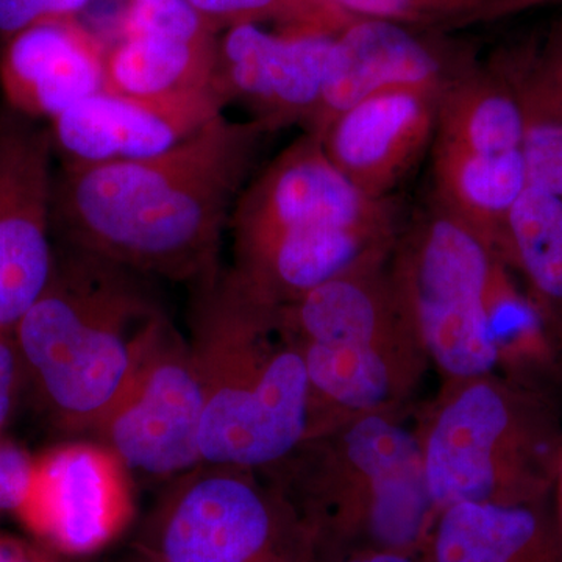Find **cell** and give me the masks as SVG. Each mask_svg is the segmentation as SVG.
Wrapping results in <instances>:
<instances>
[{
  "instance_id": "7",
  "label": "cell",
  "mask_w": 562,
  "mask_h": 562,
  "mask_svg": "<svg viewBox=\"0 0 562 562\" xmlns=\"http://www.w3.org/2000/svg\"><path fill=\"white\" fill-rule=\"evenodd\" d=\"M254 472L201 462L173 479L140 525L136 552L158 562H308V530Z\"/></svg>"
},
{
  "instance_id": "3",
  "label": "cell",
  "mask_w": 562,
  "mask_h": 562,
  "mask_svg": "<svg viewBox=\"0 0 562 562\" xmlns=\"http://www.w3.org/2000/svg\"><path fill=\"white\" fill-rule=\"evenodd\" d=\"M190 342L203 386L202 462L273 468L312 427V387L279 310L220 269L194 284Z\"/></svg>"
},
{
  "instance_id": "33",
  "label": "cell",
  "mask_w": 562,
  "mask_h": 562,
  "mask_svg": "<svg viewBox=\"0 0 562 562\" xmlns=\"http://www.w3.org/2000/svg\"><path fill=\"white\" fill-rule=\"evenodd\" d=\"M350 562H413V561L406 560V558H403V557H398V554L383 553V554H375V557H371V558H364V560H357V561H350Z\"/></svg>"
},
{
  "instance_id": "30",
  "label": "cell",
  "mask_w": 562,
  "mask_h": 562,
  "mask_svg": "<svg viewBox=\"0 0 562 562\" xmlns=\"http://www.w3.org/2000/svg\"><path fill=\"white\" fill-rule=\"evenodd\" d=\"M0 562H61V557L40 542H29L0 531Z\"/></svg>"
},
{
  "instance_id": "22",
  "label": "cell",
  "mask_w": 562,
  "mask_h": 562,
  "mask_svg": "<svg viewBox=\"0 0 562 562\" xmlns=\"http://www.w3.org/2000/svg\"><path fill=\"white\" fill-rule=\"evenodd\" d=\"M217 36L117 33L106 44L105 90L146 98L213 90Z\"/></svg>"
},
{
  "instance_id": "6",
  "label": "cell",
  "mask_w": 562,
  "mask_h": 562,
  "mask_svg": "<svg viewBox=\"0 0 562 562\" xmlns=\"http://www.w3.org/2000/svg\"><path fill=\"white\" fill-rule=\"evenodd\" d=\"M394 249L392 290L412 335L449 375L486 376L501 358L487 312L494 250L432 201Z\"/></svg>"
},
{
  "instance_id": "23",
  "label": "cell",
  "mask_w": 562,
  "mask_h": 562,
  "mask_svg": "<svg viewBox=\"0 0 562 562\" xmlns=\"http://www.w3.org/2000/svg\"><path fill=\"white\" fill-rule=\"evenodd\" d=\"M491 65L509 81L527 117L562 121V25L542 41L502 50Z\"/></svg>"
},
{
  "instance_id": "4",
  "label": "cell",
  "mask_w": 562,
  "mask_h": 562,
  "mask_svg": "<svg viewBox=\"0 0 562 562\" xmlns=\"http://www.w3.org/2000/svg\"><path fill=\"white\" fill-rule=\"evenodd\" d=\"M561 447L553 402L541 390L469 380L422 446L432 505L547 501Z\"/></svg>"
},
{
  "instance_id": "13",
  "label": "cell",
  "mask_w": 562,
  "mask_h": 562,
  "mask_svg": "<svg viewBox=\"0 0 562 562\" xmlns=\"http://www.w3.org/2000/svg\"><path fill=\"white\" fill-rule=\"evenodd\" d=\"M390 201L369 198L335 165L319 136L303 133L258 173L232 210L233 249L257 246L284 233L391 220Z\"/></svg>"
},
{
  "instance_id": "25",
  "label": "cell",
  "mask_w": 562,
  "mask_h": 562,
  "mask_svg": "<svg viewBox=\"0 0 562 562\" xmlns=\"http://www.w3.org/2000/svg\"><path fill=\"white\" fill-rule=\"evenodd\" d=\"M347 18L397 22L414 29L462 27L492 0H324Z\"/></svg>"
},
{
  "instance_id": "17",
  "label": "cell",
  "mask_w": 562,
  "mask_h": 562,
  "mask_svg": "<svg viewBox=\"0 0 562 562\" xmlns=\"http://www.w3.org/2000/svg\"><path fill=\"white\" fill-rule=\"evenodd\" d=\"M106 43L79 14L44 18L5 40L0 88L10 110L54 121L105 90Z\"/></svg>"
},
{
  "instance_id": "21",
  "label": "cell",
  "mask_w": 562,
  "mask_h": 562,
  "mask_svg": "<svg viewBox=\"0 0 562 562\" xmlns=\"http://www.w3.org/2000/svg\"><path fill=\"white\" fill-rule=\"evenodd\" d=\"M497 255L522 272L562 368V201L528 184L506 217Z\"/></svg>"
},
{
  "instance_id": "2",
  "label": "cell",
  "mask_w": 562,
  "mask_h": 562,
  "mask_svg": "<svg viewBox=\"0 0 562 562\" xmlns=\"http://www.w3.org/2000/svg\"><path fill=\"white\" fill-rule=\"evenodd\" d=\"M149 277L61 244L54 273L14 328L31 394L52 427L94 432L169 321Z\"/></svg>"
},
{
  "instance_id": "18",
  "label": "cell",
  "mask_w": 562,
  "mask_h": 562,
  "mask_svg": "<svg viewBox=\"0 0 562 562\" xmlns=\"http://www.w3.org/2000/svg\"><path fill=\"white\" fill-rule=\"evenodd\" d=\"M395 241L394 217L306 228L235 250L231 272L260 301L286 305L336 277L386 260Z\"/></svg>"
},
{
  "instance_id": "24",
  "label": "cell",
  "mask_w": 562,
  "mask_h": 562,
  "mask_svg": "<svg viewBox=\"0 0 562 562\" xmlns=\"http://www.w3.org/2000/svg\"><path fill=\"white\" fill-rule=\"evenodd\" d=\"M214 31L273 22L279 27L339 31L351 20L324 0H187Z\"/></svg>"
},
{
  "instance_id": "11",
  "label": "cell",
  "mask_w": 562,
  "mask_h": 562,
  "mask_svg": "<svg viewBox=\"0 0 562 562\" xmlns=\"http://www.w3.org/2000/svg\"><path fill=\"white\" fill-rule=\"evenodd\" d=\"M54 154L49 128L0 114V331H14L54 273Z\"/></svg>"
},
{
  "instance_id": "8",
  "label": "cell",
  "mask_w": 562,
  "mask_h": 562,
  "mask_svg": "<svg viewBox=\"0 0 562 562\" xmlns=\"http://www.w3.org/2000/svg\"><path fill=\"white\" fill-rule=\"evenodd\" d=\"M383 262L336 277L277 306L301 346L312 409L330 402L369 413L390 398L394 368L386 349L412 335Z\"/></svg>"
},
{
  "instance_id": "27",
  "label": "cell",
  "mask_w": 562,
  "mask_h": 562,
  "mask_svg": "<svg viewBox=\"0 0 562 562\" xmlns=\"http://www.w3.org/2000/svg\"><path fill=\"white\" fill-rule=\"evenodd\" d=\"M36 458L0 435V517L16 516L31 494Z\"/></svg>"
},
{
  "instance_id": "12",
  "label": "cell",
  "mask_w": 562,
  "mask_h": 562,
  "mask_svg": "<svg viewBox=\"0 0 562 562\" xmlns=\"http://www.w3.org/2000/svg\"><path fill=\"white\" fill-rule=\"evenodd\" d=\"M133 517L131 473L99 442H68L36 458L18 519L58 557L98 553Z\"/></svg>"
},
{
  "instance_id": "19",
  "label": "cell",
  "mask_w": 562,
  "mask_h": 562,
  "mask_svg": "<svg viewBox=\"0 0 562 562\" xmlns=\"http://www.w3.org/2000/svg\"><path fill=\"white\" fill-rule=\"evenodd\" d=\"M338 458L368 487L376 541L391 549L416 541L432 506L417 439L382 416L364 414L344 431Z\"/></svg>"
},
{
  "instance_id": "10",
  "label": "cell",
  "mask_w": 562,
  "mask_h": 562,
  "mask_svg": "<svg viewBox=\"0 0 562 562\" xmlns=\"http://www.w3.org/2000/svg\"><path fill=\"white\" fill-rule=\"evenodd\" d=\"M338 31L241 24L217 36L211 88L225 106L238 103L266 133L312 128Z\"/></svg>"
},
{
  "instance_id": "20",
  "label": "cell",
  "mask_w": 562,
  "mask_h": 562,
  "mask_svg": "<svg viewBox=\"0 0 562 562\" xmlns=\"http://www.w3.org/2000/svg\"><path fill=\"white\" fill-rule=\"evenodd\" d=\"M547 501L443 509L436 562H562V531Z\"/></svg>"
},
{
  "instance_id": "34",
  "label": "cell",
  "mask_w": 562,
  "mask_h": 562,
  "mask_svg": "<svg viewBox=\"0 0 562 562\" xmlns=\"http://www.w3.org/2000/svg\"><path fill=\"white\" fill-rule=\"evenodd\" d=\"M132 562H158V561L150 560V558L144 557V554L136 552V558Z\"/></svg>"
},
{
  "instance_id": "1",
  "label": "cell",
  "mask_w": 562,
  "mask_h": 562,
  "mask_svg": "<svg viewBox=\"0 0 562 562\" xmlns=\"http://www.w3.org/2000/svg\"><path fill=\"white\" fill-rule=\"evenodd\" d=\"M265 135L222 114L157 157L61 162L55 236L149 279L194 286L221 269L222 235Z\"/></svg>"
},
{
  "instance_id": "9",
  "label": "cell",
  "mask_w": 562,
  "mask_h": 562,
  "mask_svg": "<svg viewBox=\"0 0 562 562\" xmlns=\"http://www.w3.org/2000/svg\"><path fill=\"white\" fill-rule=\"evenodd\" d=\"M203 386L187 336L171 319L158 333L132 386L92 432L128 473L172 482L202 462Z\"/></svg>"
},
{
  "instance_id": "5",
  "label": "cell",
  "mask_w": 562,
  "mask_h": 562,
  "mask_svg": "<svg viewBox=\"0 0 562 562\" xmlns=\"http://www.w3.org/2000/svg\"><path fill=\"white\" fill-rule=\"evenodd\" d=\"M528 121L494 65L471 61L443 87L431 140L432 202L498 254L506 217L528 187Z\"/></svg>"
},
{
  "instance_id": "15",
  "label": "cell",
  "mask_w": 562,
  "mask_h": 562,
  "mask_svg": "<svg viewBox=\"0 0 562 562\" xmlns=\"http://www.w3.org/2000/svg\"><path fill=\"white\" fill-rule=\"evenodd\" d=\"M397 22L351 18L336 33L319 113L306 133L321 135L336 116L369 95L394 88H443L469 60Z\"/></svg>"
},
{
  "instance_id": "26",
  "label": "cell",
  "mask_w": 562,
  "mask_h": 562,
  "mask_svg": "<svg viewBox=\"0 0 562 562\" xmlns=\"http://www.w3.org/2000/svg\"><path fill=\"white\" fill-rule=\"evenodd\" d=\"M527 121L528 184L562 201V121Z\"/></svg>"
},
{
  "instance_id": "31",
  "label": "cell",
  "mask_w": 562,
  "mask_h": 562,
  "mask_svg": "<svg viewBox=\"0 0 562 562\" xmlns=\"http://www.w3.org/2000/svg\"><path fill=\"white\" fill-rule=\"evenodd\" d=\"M553 5H562V0H492L490 5L475 18L473 24L505 20V18L517 16L525 11Z\"/></svg>"
},
{
  "instance_id": "28",
  "label": "cell",
  "mask_w": 562,
  "mask_h": 562,
  "mask_svg": "<svg viewBox=\"0 0 562 562\" xmlns=\"http://www.w3.org/2000/svg\"><path fill=\"white\" fill-rule=\"evenodd\" d=\"M91 0H0V36L13 33L44 18L79 14Z\"/></svg>"
},
{
  "instance_id": "16",
  "label": "cell",
  "mask_w": 562,
  "mask_h": 562,
  "mask_svg": "<svg viewBox=\"0 0 562 562\" xmlns=\"http://www.w3.org/2000/svg\"><path fill=\"white\" fill-rule=\"evenodd\" d=\"M442 90L394 88L362 99L317 135L325 154L358 190L390 201L431 146Z\"/></svg>"
},
{
  "instance_id": "29",
  "label": "cell",
  "mask_w": 562,
  "mask_h": 562,
  "mask_svg": "<svg viewBox=\"0 0 562 562\" xmlns=\"http://www.w3.org/2000/svg\"><path fill=\"white\" fill-rule=\"evenodd\" d=\"M24 392V369L13 333L0 331V435H5Z\"/></svg>"
},
{
  "instance_id": "32",
  "label": "cell",
  "mask_w": 562,
  "mask_h": 562,
  "mask_svg": "<svg viewBox=\"0 0 562 562\" xmlns=\"http://www.w3.org/2000/svg\"><path fill=\"white\" fill-rule=\"evenodd\" d=\"M552 492H554V516L562 531V447L558 457L557 471H554Z\"/></svg>"
},
{
  "instance_id": "14",
  "label": "cell",
  "mask_w": 562,
  "mask_h": 562,
  "mask_svg": "<svg viewBox=\"0 0 562 562\" xmlns=\"http://www.w3.org/2000/svg\"><path fill=\"white\" fill-rule=\"evenodd\" d=\"M213 90L146 98L102 90L49 122L55 151L68 165L157 157L224 114Z\"/></svg>"
}]
</instances>
